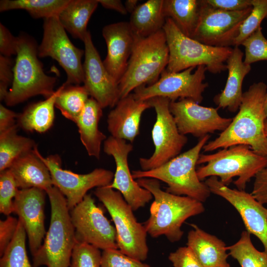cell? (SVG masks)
Here are the masks:
<instances>
[{
  "label": "cell",
  "instance_id": "cell-47",
  "mask_svg": "<svg viewBox=\"0 0 267 267\" xmlns=\"http://www.w3.org/2000/svg\"><path fill=\"white\" fill-rule=\"evenodd\" d=\"M18 113L0 105V133L9 129L16 124Z\"/></svg>",
  "mask_w": 267,
  "mask_h": 267
},
{
  "label": "cell",
  "instance_id": "cell-5",
  "mask_svg": "<svg viewBox=\"0 0 267 267\" xmlns=\"http://www.w3.org/2000/svg\"><path fill=\"white\" fill-rule=\"evenodd\" d=\"M210 137L208 134L200 138L194 146L158 168L149 171H133V178H155L165 182L168 185L166 191L170 193L205 202L211 192L205 182L199 179L196 166L200 152Z\"/></svg>",
  "mask_w": 267,
  "mask_h": 267
},
{
  "label": "cell",
  "instance_id": "cell-17",
  "mask_svg": "<svg viewBox=\"0 0 267 267\" xmlns=\"http://www.w3.org/2000/svg\"><path fill=\"white\" fill-rule=\"evenodd\" d=\"M133 145L126 140L110 136L103 142V151L112 156L116 164L113 179L108 186L122 195L133 211L143 207L152 200L153 196L134 180L130 172L128 158Z\"/></svg>",
  "mask_w": 267,
  "mask_h": 267
},
{
  "label": "cell",
  "instance_id": "cell-6",
  "mask_svg": "<svg viewBox=\"0 0 267 267\" xmlns=\"http://www.w3.org/2000/svg\"><path fill=\"white\" fill-rule=\"evenodd\" d=\"M206 165L198 168L196 173L202 181L211 177H219L227 185L233 178L237 189L245 190L246 184L264 169L267 168V157L253 151L246 145L240 144L222 148L209 154H200L197 165Z\"/></svg>",
  "mask_w": 267,
  "mask_h": 267
},
{
  "label": "cell",
  "instance_id": "cell-48",
  "mask_svg": "<svg viewBox=\"0 0 267 267\" xmlns=\"http://www.w3.org/2000/svg\"><path fill=\"white\" fill-rule=\"evenodd\" d=\"M99 3L106 8L115 10L123 15H126L128 12L124 4L120 0H97Z\"/></svg>",
  "mask_w": 267,
  "mask_h": 267
},
{
  "label": "cell",
  "instance_id": "cell-19",
  "mask_svg": "<svg viewBox=\"0 0 267 267\" xmlns=\"http://www.w3.org/2000/svg\"><path fill=\"white\" fill-rule=\"evenodd\" d=\"M84 86L102 108L114 107L120 99L119 84L105 67L88 31L83 41Z\"/></svg>",
  "mask_w": 267,
  "mask_h": 267
},
{
  "label": "cell",
  "instance_id": "cell-1",
  "mask_svg": "<svg viewBox=\"0 0 267 267\" xmlns=\"http://www.w3.org/2000/svg\"><path fill=\"white\" fill-rule=\"evenodd\" d=\"M267 86L263 82L251 85L243 92L238 112L228 127L203 147L204 152L243 144L257 154L267 157V137L264 132L267 120L264 104Z\"/></svg>",
  "mask_w": 267,
  "mask_h": 267
},
{
  "label": "cell",
  "instance_id": "cell-12",
  "mask_svg": "<svg viewBox=\"0 0 267 267\" xmlns=\"http://www.w3.org/2000/svg\"><path fill=\"white\" fill-rule=\"evenodd\" d=\"M43 36L38 47L39 57L55 60L67 75L65 85L84 83L82 58L85 51L75 46L69 39L58 16L44 19Z\"/></svg>",
  "mask_w": 267,
  "mask_h": 267
},
{
  "label": "cell",
  "instance_id": "cell-32",
  "mask_svg": "<svg viewBox=\"0 0 267 267\" xmlns=\"http://www.w3.org/2000/svg\"><path fill=\"white\" fill-rule=\"evenodd\" d=\"M60 88L55 107L60 110L65 118L76 123L89 98V95L84 85H65L64 83Z\"/></svg>",
  "mask_w": 267,
  "mask_h": 267
},
{
  "label": "cell",
  "instance_id": "cell-29",
  "mask_svg": "<svg viewBox=\"0 0 267 267\" xmlns=\"http://www.w3.org/2000/svg\"><path fill=\"white\" fill-rule=\"evenodd\" d=\"M97 0H70L58 15L64 29L83 42L88 31V23L98 6Z\"/></svg>",
  "mask_w": 267,
  "mask_h": 267
},
{
  "label": "cell",
  "instance_id": "cell-33",
  "mask_svg": "<svg viewBox=\"0 0 267 267\" xmlns=\"http://www.w3.org/2000/svg\"><path fill=\"white\" fill-rule=\"evenodd\" d=\"M70 0H1L0 11L23 9L34 18L58 16Z\"/></svg>",
  "mask_w": 267,
  "mask_h": 267
},
{
  "label": "cell",
  "instance_id": "cell-16",
  "mask_svg": "<svg viewBox=\"0 0 267 267\" xmlns=\"http://www.w3.org/2000/svg\"><path fill=\"white\" fill-rule=\"evenodd\" d=\"M169 108L179 133L184 135L200 138L216 131L222 132L232 121L221 116L218 108L202 106L187 98L170 101Z\"/></svg>",
  "mask_w": 267,
  "mask_h": 267
},
{
  "label": "cell",
  "instance_id": "cell-20",
  "mask_svg": "<svg viewBox=\"0 0 267 267\" xmlns=\"http://www.w3.org/2000/svg\"><path fill=\"white\" fill-rule=\"evenodd\" d=\"M46 192L38 188L19 189L13 199V212L23 226L28 238L32 256L42 245L46 231L44 227Z\"/></svg>",
  "mask_w": 267,
  "mask_h": 267
},
{
  "label": "cell",
  "instance_id": "cell-24",
  "mask_svg": "<svg viewBox=\"0 0 267 267\" xmlns=\"http://www.w3.org/2000/svg\"><path fill=\"white\" fill-rule=\"evenodd\" d=\"M8 169L18 189L38 188L46 192L53 186L48 168L34 150L20 157Z\"/></svg>",
  "mask_w": 267,
  "mask_h": 267
},
{
  "label": "cell",
  "instance_id": "cell-7",
  "mask_svg": "<svg viewBox=\"0 0 267 267\" xmlns=\"http://www.w3.org/2000/svg\"><path fill=\"white\" fill-rule=\"evenodd\" d=\"M169 51L163 30L145 38L137 37L126 71L119 83L120 99L136 88L151 85L166 69Z\"/></svg>",
  "mask_w": 267,
  "mask_h": 267
},
{
  "label": "cell",
  "instance_id": "cell-8",
  "mask_svg": "<svg viewBox=\"0 0 267 267\" xmlns=\"http://www.w3.org/2000/svg\"><path fill=\"white\" fill-rule=\"evenodd\" d=\"M163 30L169 51L166 69L178 72L190 67L205 66L212 74L226 70V61L233 48L203 44L184 35L172 20L167 18Z\"/></svg>",
  "mask_w": 267,
  "mask_h": 267
},
{
  "label": "cell",
  "instance_id": "cell-43",
  "mask_svg": "<svg viewBox=\"0 0 267 267\" xmlns=\"http://www.w3.org/2000/svg\"><path fill=\"white\" fill-rule=\"evenodd\" d=\"M18 219L8 216L0 221V256H1L12 240L18 225Z\"/></svg>",
  "mask_w": 267,
  "mask_h": 267
},
{
  "label": "cell",
  "instance_id": "cell-25",
  "mask_svg": "<svg viewBox=\"0 0 267 267\" xmlns=\"http://www.w3.org/2000/svg\"><path fill=\"white\" fill-rule=\"evenodd\" d=\"M187 235L189 247L203 267H230L227 262L229 254L225 243L194 224Z\"/></svg>",
  "mask_w": 267,
  "mask_h": 267
},
{
  "label": "cell",
  "instance_id": "cell-9",
  "mask_svg": "<svg viewBox=\"0 0 267 267\" xmlns=\"http://www.w3.org/2000/svg\"><path fill=\"white\" fill-rule=\"evenodd\" d=\"M94 194L114 222L119 250L138 261H145L148 253L147 233L144 225L137 221L134 211L121 193L108 185L96 188Z\"/></svg>",
  "mask_w": 267,
  "mask_h": 267
},
{
  "label": "cell",
  "instance_id": "cell-49",
  "mask_svg": "<svg viewBox=\"0 0 267 267\" xmlns=\"http://www.w3.org/2000/svg\"><path fill=\"white\" fill-rule=\"evenodd\" d=\"M138 0H127L124 3V5L128 12L131 14L135 9L138 6Z\"/></svg>",
  "mask_w": 267,
  "mask_h": 267
},
{
  "label": "cell",
  "instance_id": "cell-51",
  "mask_svg": "<svg viewBox=\"0 0 267 267\" xmlns=\"http://www.w3.org/2000/svg\"><path fill=\"white\" fill-rule=\"evenodd\" d=\"M264 132L266 136L267 137V120L265 121V123Z\"/></svg>",
  "mask_w": 267,
  "mask_h": 267
},
{
  "label": "cell",
  "instance_id": "cell-3",
  "mask_svg": "<svg viewBox=\"0 0 267 267\" xmlns=\"http://www.w3.org/2000/svg\"><path fill=\"white\" fill-rule=\"evenodd\" d=\"M38 47L30 36L22 34L17 37L13 80L4 100L6 105L15 106L38 95L47 98L55 92L57 79L44 73L39 59Z\"/></svg>",
  "mask_w": 267,
  "mask_h": 267
},
{
  "label": "cell",
  "instance_id": "cell-34",
  "mask_svg": "<svg viewBox=\"0 0 267 267\" xmlns=\"http://www.w3.org/2000/svg\"><path fill=\"white\" fill-rule=\"evenodd\" d=\"M227 250L241 267H267V254L255 247L246 230L241 233L237 242L227 247Z\"/></svg>",
  "mask_w": 267,
  "mask_h": 267
},
{
  "label": "cell",
  "instance_id": "cell-4",
  "mask_svg": "<svg viewBox=\"0 0 267 267\" xmlns=\"http://www.w3.org/2000/svg\"><path fill=\"white\" fill-rule=\"evenodd\" d=\"M51 207L50 224L44 242L33 256V267H69L76 242L66 198L53 186L46 191Z\"/></svg>",
  "mask_w": 267,
  "mask_h": 267
},
{
  "label": "cell",
  "instance_id": "cell-50",
  "mask_svg": "<svg viewBox=\"0 0 267 267\" xmlns=\"http://www.w3.org/2000/svg\"><path fill=\"white\" fill-rule=\"evenodd\" d=\"M264 110H265V114L267 119V95H266L265 101Z\"/></svg>",
  "mask_w": 267,
  "mask_h": 267
},
{
  "label": "cell",
  "instance_id": "cell-23",
  "mask_svg": "<svg viewBox=\"0 0 267 267\" xmlns=\"http://www.w3.org/2000/svg\"><path fill=\"white\" fill-rule=\"evenodd\" d=\"M244 55L238 46L233 48L226 61L228 76L224 88L214 98L219 108H227L231 112L239 109L243 93V81L251 70V65L245 63L243 60Z\"/></svg>",
  "mask_w": 267,
  "mask_h": 267
},
{
  "label": "cell",
  "instance_id": "cell-2",
  "mask_svg": "<svg viewBox=\"0 0 267 267\" xmlns=\"http://www.w3.org/2000/svg\"><path fill=\"white\" fill-rule=\"evenodd\" d=\"M136 181L154 197L149 218L143 225L152 237L165 235L172 242L179 241L183 234L181 227L185 220L205 211L202 202L197 200L163 190L156 179L141 178Z\"/></svg>",
  "mask_w": 267,
  "mask_h": 267
},
{
  "label": "cell",
  "instance_id": "cell-30",
  "mask_svg": "<svg viewBox=\"0 0 267 267\" xmlns=\"http://www.w3.org/2000/svg\"><path fill=\"white\" fill-rule=\"evenodd\" d=\"M202 0H164L167 18L172 20L179 30L192 38L200 15Z\"/></svg>",
  "mask_w": 267,
  "mask_h": 267
},
{
  "label": "cell",
  "instance_id": "cell-27",
  "mask_svg": "<svg viewBox=\"0 0 267 267\" xmlns=\"http://www.w3.org/2000/svg\"><path fill=\"white\" fill-rule=\"evenodd\" d=\"M163 5L164 0H148L138 5L129 22L137 37H147L163 30L166 19Z\"/></svg>",
  "mask_w": 267,
  "mask_h": 267
},
{
  "label": "cell",
  "instance_id": "cell-13",
  "mask_svg": "<svg viewBox=\"0 0 267 267\" xmlns=\"http://www.w3.org/2000/svg\"><path fill=\"white\" fill-rule=\"evenodd\" d=\"M34 150L48 168L53 185L66 198L69 210L82 201L89 190L108 186L113 179L114 174L111 171L96 168L88 174L75 173L62 168L61 160L57 155L44 157L37 146Z\"/></svg>",
  "mask_w": 267,
  "mask_h": 267
},
{
  "label": "cell",
  "instance_id": "cell-26",
  "mask_svg": "<svg viewBox=\"0 0 267 267\" xmlns=\"http://www.w3.org/2000/svg\"><path fill=\"white\" fill-rule=\"evenodd\" d=\"M102 108L93 98L89 97L76 124L80 138L88 155L99 159L101 144L107 137L98 128L102 116Z\"/></svg>",
  "mask_w": 267,
  "mask_h": 267
},
{
  "label": "cell",
  "instance_id": "cell-46",
  "mask_svg": "<svg viewBox=\"0 0 267 267\" xmlns=\"http://www.w3.org/2000/svg\"><path fill=\"white\" fill-rule=\"evenodd\" d=\"M251 194L261 204H267V168L261 171L255 177Z\"/></svg>",
  "mask_w": 267,
  "mask_h": 267
},
{
  "label": "cell",
  "instance_id": "cell-38",
  "mask_svg": "<svg viewBox=\"0 0 267 267\" xmlns=\"http://www.w3.org/2000/svg\"><path fill=\"white\" fill-rule=\"evenodd\" d=\"M101 254L97 248L76 241L69 267H101Z\"/></svg>",
  "mask_w": 267,
  "mask_h": 267
},
{
  "label": "cell",
  "instance_id": "cell-39",
  "mask_svg": "<svg viewBox=\"0 0 267 267\" xmlns=\"http://www.w3.org/2000/svg\"><path fill=\"white\" fill-rule=\"evenodd\" d=\"M15 179L9 170L0 172V212L9 216L13 212V200L18 190Z\"/></svg>",
  "mask_w": 267,
  "mask_h": 267
},
{
  "label": "cell",
  "instance_id": "cell-42",
  "mask_svg": "<svg viewBox=\"0 0 267 267\" xmlns=\"http://www.w3.org/2000/svg\"><path fill=\"white\" fill-rule=\"evenodd\" d=\"M13 61L9 57L0 54V100H4L8 87L13 80Z\"/></svg>",
  "mask_w": 267,
  "mask_h": 267
},
{
  "label": "cell",
  "instance_id": "cell-11",
  "mask_svg": "<svg viewBox=\"0 0 267 267\" xmlns=\"http://www.w3.org/2000/svg\"><path fill=\"white\" fill-rule=\"evenodd\" d=\"M194 68L190 67L178 72L165 69L156 82L136 88L134 95L140 100L163 97L171 101L187 98L200 103L203 99V93L209 86L204 82L207 69L205 66H199L193 72Z\"/></svg>",
  "mask_w": 267,
  "mask_h": 267
},
{
  "label": "cell",
  "instance_id": "cell-14",
  "mask_svg": "<svg viewBox=\"0 0 267 267\" xmlns=\"http://www.w3.org/2000/svg\"><path fill=\"white\" fill-rule=\"evenodd\" d=\"M76 241L103 250L118 249L117 233L102 210L95 204L90 194L70 210Z\"/></svg>",
  "mask_w": 267,
  "mask_h": 267
},
{
  "label": "cell",
  "instance_id": "cell-18",
  "mask_svg": "<svg viewBox=\"0 0 267 267\" xmlns=\"http://www.w3.org/2000/svg\"><path fill=\"white\" fill-rule=\"evenodd\" d=\"M211 193L230 203L240 214L246 231L258 237L267 254V208L245 190L231 189L223 184L217 177L205 181Z\"/></svg>",
  "mask_w": 267,
  "mask_h": 267
},
{
  "label": "cell",
  "instance_id": "cell-10",
  "mask_svg": "<svg viewBox=\"0 0 267 267\" xmlns=\"http://www.w3.org/2000/svg\"><path fill=\"white\" fill-rule=\"evenodd\" d=\"M149 100L156 114L151 132L155 150L150 157L139 158L142 171L158 168L176 157L187 142V137L179 133L170 110L171 101L163 97Z\"/></svg>",
  "mask_w": 267,
  "mask_h": 267
},
{
  "label": "cell",
  "instance_id": "cell-31",
  "mask_svg": "<svg viewBox=\"0 0 267 267\" xmlns=\"http://www.w3.org/2000/svg\"><path fill=\"white\" fill-rule=\"evenodd\" d=\"M17 124L0 133V172L8 169L21 156L37 146L34 140L17 134Z\"/></svg>",
  "mask_w": 267,
  "mask_h": 267
},
{
  "label": "cell",
  "instance_id": "cell-37",
  "mask_svg": "<svg viewBox=\"0 0 267 267\" xmlns=\"http://www.w3.org/2000/svg\"><path fill=\"white\" fill-rule=\"evenodd\" d=\"M244 47V62L247 64L267 60V39L264 36L262 27L241 44Z\"/></svg>",
  "mask_w": 267,
  "mask_h": 267
},
{
  "label": "cell",
  "instance_id": "cell-15",
  "mask_svg": "<svg viewBox=\"0 0 267 267\" xmlns=\"http://www.w3.org/2000/svg\"><path fill=\"white\" fill-rule=\"evenodd\" d=\"M252 6L238 11L216 9L202 0L199 19L192 38L215 47L234 46L240 26L251 12Z\"/></svg>",
  "mask_w": 267,
  "mask_h": 267
},
{
  "label": "cell",
  "instance_id": "cell-22",
  "mask_svg": "<svg viewBox=\"0 0 267 267\" xmlns=\"http://www.w3.org/2000/svg\"><path fill=\"white\" fill-rule=\"evenodd\" d=\"M151 107L149 99H137L132 92L120 99L107 117V129L111 136L133 142L139 133L143 113Z\"/></svg>",
  "mask_w": 267,
  "mask_h": 267
},
{
  "label": "cell",
  "instance_id": "cell-21",
  "mask_svg": "<svg viewBox=\"0 0 267 267\" xmlns=\"http://www.w3.org/2000/svg\"><path fill=\"white\" fill-rule=\"evenodd\" d=\"M102 34L107 45V55L103 63L119 84L127 69L137 36L129 22L126 21L105 26Z\"/></svg>",
  "mask_w": 267,
  "mask_h": 267
},
{
  "label": "cell",
  "instance_id": "cell-35",
  "mask_svg": "<svg viewBox=\"0 0 267 267\" xmlns=\"http://www.w3.org/2000/svg\"><path fill=\"white\" fill-rule=\"evenodd\" d=\"M26 235L23 226L19 221L12 240L0 256V267H33L27 253Z\"/></svg>",
  "mask_w": 267,
  "mask_h": 267
},
{
  "label": "cell",
  "instance_id": "cell-40",
  "mask_svg": "<svg viewBox=\"0 0 267 267\" xmlns=\"http://www.w3.org/2000/svg\"><path fill=\"white\" fill-rule=\"evenodd\" d=\"M101 267H150L147 264L129 257L118 249L103 250Z\"/></svg>",
  "mask_w": 267,
  "mask_h": 267
},
{
  "label": "cell",
  "instance_id": "cell-28",
  "mask_svg": "<svg viewBox=\"0 0 267 267\" xmlns=\"http://www.w3.org/2000/svg\"><path fill=\"white\" fill-rule=\"evenodd\" d=\"M60 90L59 87L50 97L30 104L18 114V127L27 132L40 133L48 130L54 122L55 102Z\"/></svg>",
  "mask_w": 267,
  "mask_h": 267
},
{
  "label": "cell",
  "instance_id": "cell-45",
  "mask_svg": "<svg viewBox=\"0 0 267 267\" xmlns=\"http://www.w3.org/2000/svg\"><path fill=\"white\" fill-rule=\"evenodd\" d=\"M211 7L226 11H238L252 6L251 0H205Z\"/></svg>",
  "mask_w": 267,
  "mask_h": 267
},
{
  "label": "cell",
  "instance_id": "cell-44",
  "mask_svg": "<svg viewBox=\"0 0 267 267\" xmlns=\"http://www.w3.org/2000/svg\"><path fill=\"white\" fill-rule=\"evenodd\" d=\"M0 54L10 57L17 54V37L0 23Z\"/></svg>",
  "mask_w": 267,
  "mask_h": 267
},
{
  "label": "cell",
  "instance_id": "cell-36",
  "mask_svg": "<svg viewBox=\"0 0 267 267\" xmlns=\"http://www.w3.org/2000/svg\"><path fill=\"white\" fill-rule=\"evenodd\" d=\"M251 4L252 10L240 26L234 46L241 45L261 27L263 20L267 18V0H251Z\"/></svg>",
  "mask_w": 267,
  "mask_h": 267
},
{
  "label": "cell",
  "instance_id": "cell-41",
  "mask_svg": "<svg viewBox=\"0 0 267 267\" xmlns=\"http://www.w3.org/2000/svg\"><path fill=\"white\" fill-rule=\"evenodd\" d=\"M174 267H203L192 250L187 246L178 248L168 257Z\"/></svg>",
  "mask_w": 267,
  "mask_h": 267
}]
</instances>
